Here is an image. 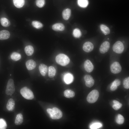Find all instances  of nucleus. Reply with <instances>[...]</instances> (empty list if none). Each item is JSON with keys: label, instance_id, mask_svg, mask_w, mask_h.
I'll list each match as a JSON object with an SVG mask.
<instances>
[{"label": "nucleus", "instance_id": "nucleus-23", "mask_svg": "<svg viewBox=\"0 0 129 129\" xmlns=\"http://www.w3.org/2000/svg\"><path fill=\"white\" fill-rule=\"evenodd\" d=\"M64 96L67 98L74 97L75 95L74 92L70 90H66L64 92Z\"/></svg>", "mask_w": 129, "mask_h": 129}, {"label": "nucleus", "instance_id": "nucleus-28", "mask_svg": "<svg viewBox=\"0 0 129 129\" xmlns=\"http://www.w3.org/2000/svg\"><path fill=\"white\" fill-rule=\"evenodd\" d=\"M73 35L75 38H78L81 36V33L80 30L79 29L76 28L73 31Z\"/></svg>", "mask_w": 129, "mask_h": 129}, {"label": "nucleus", "instance_id": "nucleus-1", "mask_svg": "<svg viewBox=\"0 0 129 129\" xmlns=\"http://www.w3.org/2000/svg\"><path fill=\"white\" fill-rule=\"evenodd\" d=\"M47 111L50 117L53 119H59L61 118L62 116L61 111L56 107H54L52 109L48 108Z\"/></svg>", "mask_w": 129, "mask_h": 129}, {"label": "nucleus", "instance_id": "nucleus-14", "mask_svg": "<svg viewBox=\"0 0 129 129\" xmlns=\"http://www.w3.org/2000/svg\"><path fill=\"white\" fill-rule=\"evenodd\" d=\"M10 36V32L6 30L0 31V40H3L8 38Z\"/></svg>", "mask_w": 129, "mask_h": 129}, {"label": "nucleus", "instance_id": "nucleus-30", "mask_svg": "<svg viewBox=\"0 0 129 129\" xmlns=\"http://www.w3.org/2000/svg\"><path fill=\"white\" fill-rule=\"evenodd\" d=\"M6 127L7 124L5 121L2 119H0V129H5Z\"/></svg>", "mask_w": 129, "mask_h": 129}, {"label": "nucleus", "instance_id": "nucleus-7", "mask_svg": "<svg viewBox=\"0 0 129 129\" xmlns=\"http://www.w3.org/2000/svg\"><path fill=\"white\" fill-rule=\"evenodd\" d=\"M122 70L121 67L118 62H115L113 63L110 66V70L111 72L114 74L120 73Z\"/></svg>", "mask_w": 129, "mask_h": 129}, {"label": "nucleus", "instance_id": "nucleus-17", "mask_svg": "<svg viewBox=\"0 0 129 129\" xmlns=\"http://www.w3.org/2000/svg\"><path fill=\"white\" fill-rule=\"evenodd\" d=\"M24 51L26 54L28 56L32 55L34 52L33 47L31 45H28L25 48Z\"/></svg>", "mask_w": 129, "mask_h": 129}, {"label": "nucleus", "instance_id": "nucleus-12", "mask_svg": "<svg viewBox=\"0 0 129 129\" xmlns=\"http://www.w3.org/2000/svg\"><path fill=\"white\" fill-rule=\"evenodd\" d=\"M74 77L73 75L70 73H67L65 74L64 76V80L67 84H69L73 81Z\"/></svg>", "mask_w": 129, "mask_h": 129}, {"label": "nucleus", "instance_id": "nucleus-20", "mask_svg": "<svg viewBox=\"0 0 129 129\" xmlns=\"http://www.w3.org/2000/svg\"><path fill=\"white\" fill-rule=\"evenodd\" d=\"M13 2L14 5L16 7L20 8L24 5L25 0H13Z\"/></svg>", "mask_w": 129, "mask_h": 129}, {"label": "nucleus", "instance_id": "nucleus-5", "mask_svg": "<svg viewBox=\"0 0 129 129\" xmlns=\"http://www.w3.org/2000/svg\"><path fill=\"white\" fill-rule=\"evenodd\" d=\"M15 91V87L14 83V81L11 79H10L8 81L6 86L5 93L8 95H11L13 94Z\"/></svg>", "mask_w": 129, "mask_h": 129}, {"label": "nucleus", "instance_id": "nucleus-2", "mask_svg": "<svg viewBox=\"0 0 129 129\" xmlns=\"http://www.w3.org/2000/svg\"><path fill=\"white\" fill-rule=\"evenodd\" d=\"M55 60L58 64L63 66L67 65L70 62V59L69 57L62 54H59L57 56Z\"/></svg>", "mask_w": 129, "mask_h": 129}, {"label": "nucleus", "instance_id": "nucleus-16", "mask_svg": "<svg viewBox=\"0 0 129 129\" xmlns=\"http://www.w3.org/2000/svg\"><path fill=\"white\" fill-rule=\"evenodd\" d=\"M65 27L64 25L61 23H57L53 25L52 28L54 30L58 31H63L64 30Z\"/></svg>", "mask_w": 129, "mask_h": 129}, {"label": "nucleus", "instance_id": "nucleus-21", "mask_svg": "<svg viewBox=\"0 0 129 129\" xmlns=\"http://www.w3.org/2000/svg\"><path fill=\"white\" fill-rule=\"evenodd\" d=\"M56 70L53 66H51L49 67L48 69V76L50 78H53L55 75Z\"/></svg>", "mask_w": 129, "mask_h": 129}, {"label": "nucleus", "instance_id": "nucleus-13", "mask_svg": "<svg viewBox=\"0 0 129 129\" xmlns=\"http://www.w3.org/2000/svg\"><path fill=\"white\" fill-rule=\"evenodd\" d=\"M39 69L41 74L43 76H45L48 70L47 66L43 64H41L39 66Z\"/></svg>", "mask_w": 129, "mask_h": 129}, {"label": "nucleus", "instance_id": "nucleus-32", "mask_svg": "<svg viewBox=\"0 0 129 129\" xmlns=\"http://www.w3.org/2000/svg\"><path fill=\"white\" fill-rule=\"evenodd\" d=\"M45 3V0H36V5L39 7L41 8L43 7L44 6Z\"/></svg>", "mask_w": 129, "mask_h": 129}, {"label": "nucleus", "instance_id": "nucleus-37", "mask_svg": "<svg viewBox=\"0 0 129 129\" xmlns=\"http://www.w3.org/2000/svg\"><path fill=\"white\" fill-rule=\"evenodd\" d=\"M120 83L121 81L120 80L118 79H116L114 81L112 84L118 87L120 84Z\"/></svg>", "mask_w": 129, "mask_h": 129}, {"label": "nucleus", "instance_id": "nucleus-3", "mask_svg": "<svg viewBox=\"0 0 129 129\" xmlns=\"http://www.w3.org/2000/svg\"><path fill=\"white\" fill-rule=\"evenodd\" d=\"M20 93L25 98L28 100H32L34 97L32 92L26 87L22 88L20 90Z\"/></svg>", "mask_w": 129, "mask_h": 129}, {"label": "nucleus", "instance_id": "nucleus-24", "mask_svg": "<svg viewBox=\"0 0 129 129\" xmlns=\"http://www.w3.org/2000/svg\"><path fill=\"white\" fill-rule=\"evenodd\" d=\"M0 22L2 25L5 27L9 26L10 24L9 21L6 18H2L0 19Z\"/></svg>", "mask_w": 129, "mask_h": 129}, {"label": "nucleus", "instance_id": "nucleus-18", "mask_svg": "<svg viewBox=\"0 0 129 129\" xmlns=\"http://www.w3.org/2000/svg\"><path fill=\"white\" fill-rule=\"evenodd\" d=\"M71 14V10L69 8L64 10L63 11L62 15L63 19L65 20H67L69 18Z\"/></svg>", "mask_w": 129, "mask_h": 129}, {"label": "nucleus", "instance_id": "nucleus-22", "mask_svg": "<svg viewBox=\"0 0 129 129\" xmlns=\"http://www.w3.org/2000/svg\"><path fill=\"white\" fill-rule=\"evenodd\" d=\"M11 58L13 60L17 61L21 59V56L20 54L17 52H14L11 54Z\"/></svg>", "mask_w": 129, "mask_h": 129}, {"label": "nucleus", "instance_id": "nucleus-4", "mask_svg": "<svg viewBox=\"0 0 129 129\" xmlns=\"http://www.w3.org/2000/svg\"><path fill=\"white\" fill-rule=\"evenodd\" d=\"M99 95V93L97 90H93L88 95L86 98L87 100L89 103H94L97 100Z\"/></svg>", "mask_w": 129, "mask_h": 129}, {"label": "nucleus", "instance_id": "nucleus-38", "mask_svg": "<svg viewBox=\"0 0 129 129\" xmlns=\"http://www.w3.org/2000/svg\"><path fill=\"white\" fill-rule=\"evenodd\" d=\"M117 88V86H116L112 84L110 87L111 90L112 91H115L116 90Z\"/></svg>", "mask_w": 129, "mask_h": 129}, {"label": "nucleus", "instance_id": "nucleus-26", "mask_svg": "<svg viewBox=\"0 0 129 129\" xmlns=\"http://www.w3.org/2000/svg\"><path fill=\"white\" fill-rule=\"evenodd\" d=\"M77 3L79 6L83 8L87 7L88 3V0H78Z\"/></svg>", "mask_w": 129, "mask_h": 129}, {"label": "nucleus", "instance_id": "nucleus-19", "mask_svg": "<svg viewBox=\"0 0 129 129\" xmlns=\"http://www.w3.org/2000/svg\"><path fill=\"white\" fill-rule=\"evenodd\" d=\"M23 121V116L21 113L18 114L16 116L15 121V124L17 125L21 124Z\"/></svg>", "mask_w": 129, "mask_h": 129}, {"label": "nucleus", "instance_id": "nucleus-36", "mask_svg": "<svg viewBox=\"0 0 129 129\" xmlns=\"http://www.w3.org/2000/svg\"><path fill=\"white\" fill-rule=\"evenodd\" d=\"M84 79L85 82L91 81L93 79L91 76L89 75H86L84 77Z\"/></svg>", "mask_w": 129, "mask_h": 129}, {"label": "nucleus", "instance_id": "nucleus-8", "mask_svg": "<svg viewBox=\"0 0 129 129\" xmlns=\"http://www.w3.org/2000/svg\"><path fill=\"white\" fill-rule=\"evenodd\" d=\"M110 47L109 42L107 41L103 42L101 45L99 49L100 52L102 54H104L109 50Z\"/></svg>", "mask_w": 129, "mask_h": 129}, {"label": "nucleus", "instance_id": "nucleus-33", "mask_svg": "<svg viewBox=\"0 0 129 129\" xmlns=\"http://www.w3.org/2000/svg\"><path fill=\"white\" fill-rule=\"evenodd\" d=\"M102 126V124L100 123H96L91 125L90 126V128L92 129H98Z\"/></svg>", "mask_w": 129, "mask_h": 129}, {"label": "nucleus", "instance_id": "nucleus-9", "mask_svg": "<svg viewBox=\"0 0 129 129\" xmlns=\"http://www.w3.org/2000/svg\"><path fill=\"white\" fill-rule=\"evenodd\" d=\"M94 48V45L91 42L87 41L85 42L83 46V49L85 52L89 53L92 51Z\"/></svg>", "mask_w": 129, "mask_h": 129}, {"label": "nucleus", "instance_id": "nucleus-35", "mask_svg": "<svg viewBox=\"0 0 129 129\" xmlns=\"http://www.w3.org/2000/svg\"><path fill=\"white\" fill-rule=\"evenodd\" d=\"M122 106V104L120 103L114 104L112 106L113 108L115 110H118Z\"/></svg>", "mask_w": 129, "mask_h": 129}, {"label": "nucleus", "instance_id": "nucleus-31", "mask_svg": "<svg viewBox=\"0 0 129 129\" xmlns=\"http://www.w3.org/2000/svg\"><path fill=\"white\" fill-rule=\"evenodd\" d=\"M123 85L124 87L126 89L129 88V77L125 78L123 81Z\"/></svg>", "mask_w": 129, "mask_h": 129}, {"label": "nucleus", "instance_id": "nucleus-6", "mask_svg": "<svg viewBox=\"0 0 129 129\" xmlns=\"http://www.w3.org/2000/svg\"><path fill=\"white\" fill-rule=\"evenodd\" d=\"M124 47L122 43L120 41L116 42L113 44V51L117 54H120L124 50Z\"/></svg>", "mask_w": 129, "mask_h": 129}, {"label": "nucleus", "instance_id": "nucleus-40", "mask_svg": "<svg viewBox=\"0 0 129 129\" xmlns=\"http://www.w3.org/2000/svg\"><path fill=\"white\" fill-rule=\"evenodd\" d=\"M11 75V74H10V75Z\"/></svg>", "mask_w": 129, "mask_h": 129}, {"label": "nucleus", "instance_id": "nucleus-15", "mask_svg": "<svg viewBox=\"0 0 129 129\" xmlns=\"http://www.w3.org/2000/svg\"><path fill=\"white\" fill-rule=\"evenodd\" d=\"M15 105L14 100L12 98L9 99L6 104V108L9 111H12L14 109Z\"/></svg>", "mask_w": 129, "mask_h": 129}, {"label": "nucleus", "instance_id": "nucleus-29", "mask_svg": "<svg viewBox=\"0 0 129 129\" xmlns=\"http://www.w3.org/2000/svg\"><path fill=\"white\" fill-rule=\"evenodd\" d=\"M116 121L117 123L119 124H123L124 121V118L123 117L121 114H118L117 117Z\"/></svg>", "mask_w": 129, "mask_h": 129}, {"label": "nucleus", "instance_id": "nucleus-10", "mask_svg": "<svg viewBox=\"0 0 129 129\" xmlns=\"http://www.w3.org/2000/svg\"><path fill=\"white\" fill-rule=\"evenodd\" d=\"M84 66L85 70L88 72H91L94 69V66L91 62L89 60L85 61Z\"/></svg>", "mask_w": 129, "mask_h": 129}, {"label": "nucleus", "instance_id": "nucleus-27", "mask_svg": "<svg viewBox=\"0 0 129 129\" xmlns=\"http://www.w3.org/2000/svg\"><path fill=\"white\" fill-rule=\"evenodd\" d=\"M32 26L34 27L37 29H40L43 26L42 23L37 21H33L32 23Z\"/></svg>", "mask_w": 129, "mask_h": 129}, {"label": "nucleus", "instance_id": "nucleus-11", "mask_svg": "<svg viewBox=\"0 0 129 129\" xmlns=\"http://www.w3.org/2000/svg\"><path fill=\"white\" fill-rule=\"evenodd\" d=\"M26 65L27 68L28 70H32L36 67V62L32 59H29L26 62Z\"/></svg>", "mask_w": 129, "mask_h": 129}, {"label": "nucleus", "instance_id": "nucleus-39", "mask_svg": "<svg viewBox=\"0 0 129 129\" xmlns=\"http://www.w3.org/2000/svg\"><path fill=\"white\" fill-rule=\"evenodd\" d=\"M113 102L114 103V104H117L118 103H119L118 101L115 100H114L113 101Z\"/></svg>", "mask_w": 129, "mask_h": 129}, {"label": "nucleus", "instance_id": "nucleus-34", "mask_svg": "<svg viewBox=\"0 0 129 129\" xmlns=\"http://www.w3.org/2000/svg\"><path fill=\"white\" fill-rule=\"evenodd\" d=\"M94 81L93 79L91 81L85 82V85L87 87H91L94 85Z\"/></svg>", "mask_w": 129, "mask_h": 129}, {"label": "nucleus", "instance_id": "nucleus-25", "mask_svg": "<svg viewBox=\"0 0 129 129\" xmlns=\"http://www.w3.org/2000/svg\"><path fill=\"white\" fill-rule=\"evenodd\" d=\"M100 28L101 31L105 35L109 34L110 30L109 28L105 25L101 24L100 25Z\"/></svg>", "mask_w": 129, "mask_h": 129}]
</instances>
